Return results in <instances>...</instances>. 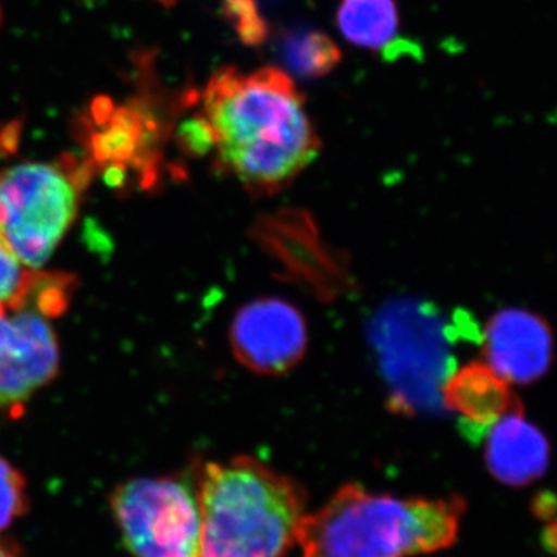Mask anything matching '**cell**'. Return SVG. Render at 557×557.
<instances>
[{"instance_id": "obj_1", "label": "cell", "mask_w": 557, "mask_h": 557, "mask_svg": "<svg viewBox=\"0 0 557 557\" xmlns=\"http://www.w3.org/2000/svg\"><path fill=\"white\" fill-rule=\"evenodd\" d=\"M199 115L215 166L252 194L287 188L321 150L306 98L277 67L220 69L201 94Z\"/></svg>"}, {"instance_id": "obj_2", "label": "cell", "mask_w": 557, "mask_h": 557, "mask_svg": "<svg viewBox=\"0 0 557 557\" xmlns=\"http://www.w3.org/2000/svg\"><path fill=\"white\" fill-rule=\"evenodd\" d=\"M463 497L398 498L348 483L300 520L302 557H416L453 547Z\"/></svg>"}, {"instance_id": "obj_3", "label": "cell", "mask_w": 557, "mask_h": 557, "mask_svg": "<svg viewBox=\"0 0 557 557\" xmlns=\"http://www.w3.org/2000/svg\"><path fill=\"white\" fill-rule=\"evenodd\" d=\"M201 534L197 557H287L307 494L296 480L249 456L211 461L197 478Z\"/></svg>"}, {"instance_id": "obj_4", "label": "cell", "mask_w": 557, "mask_h": 557, "mask_svg": "<svg viewBox=\"0 0 557 557\" xmlns=\"http://www.w3.org/2000/svg\"><path fill=\"white\" fill-rule=\"evenodd\" d=\"M94 172L89 160L76 157L0 171V237L28 269L46 265L60 247Z\"/></svg>"}, {"instance_id": "obj_5", "label": "cell", "mask_w": 557, "mask_h": 557, "mask_svg": "<svg viewBox=\"0 0 557 557\" xmlns=\"http://www.w3.org/2000/svg\"><path fill=\"white\" fill-rule=\"evenodd\" d=\"M372 339L388 391V408L405 416L442 406V387L454 370L448 335L434 309L399 300L373 322Z\"/></svg>"}, {"instance_id": "obj_6", "label": "cell", "mask_w": 557, "mask_h": 557, "mask_svg": "<svg viewBox=\"0 0 557 557\" xmlns=\"http://www.w3.org/2000/svg\"><path fill=\"white\" fill-rule=\"evenodd\" d=\"M110 509L124 547L135 557L199 556L197 483L175 475L132 479L113 490Z\"/></svg>"}, {"instance_id": "obj_7", "label": "cell", "mask_w": 557, "mask_h": 557, "mask_svg": "<svg viewBox=\"0 0 557 557\" xmlns=\"http://www.w3.org/2000/svg\"><path fill=\"white\" fill-rule=\"evenodd\" d=\"M58 370L60 346L46 314L28 304L0 306V412L21 416Z\"/></svg>"}, {"instance_id": "obj_8", "label": "cell", "mask_w": 557, "mask_h": 557, "mask_svg": "<svg viewBox=\"0 0 557 557\" xmlns=\"http://www.w3.org/2000/svg\"><path fill=\"white\" fill-rule=\"evenodd\" d=\"M234 357L249 372L284 375L306 357L309 327L293 304L260 298L245 304L230 330Z\"/></svg>"}, {"instance_id": "obj_9", "label": "cell", "mask_w": 557, "mask_h": 557, "mask_svg": "<svg viewBox=\"0 0 557 557\" xmlns=\"http://www.w3.org/2000/svg\"><path fill=\"white\" fill-rule=\"evenodd\" d=\"M163 129L156 120L135 109L94 112L87 148L94 170L104 172L109 185L123 186L127 172H138L139 185L150 186L159 177L160 143Z\"/></svg>"}, {"instance_id": "obj_10", "label": "cell", "mask_w": 557, "mask_h": 557, "mask_svg": "<svg viewBox=\"0 0 557 557\" xmlns=\"http://www.w3.org/2000/svg\"><path fill=\"white\" fill-rule=\"evenodd\" d=\"M483 355L486 364L507 383H533L552 364V330L530 311H498L483 332Z\"/></svg>"}, {"instance_id": "obj_11", "label": "cell", "mask_w": 557, "mask_h": 557, "mask_svg": "<svg viewBox=\"0 0 557 557\" xmlns=\"http://www.w3.org/2000/svg\"><path fill=\"white\" fill-rule=\"evenodd\" d=\"M485 463L497 482L522 487L544 478L549 467V443L522 410L496 421L485 434Z\"/></svg>"}, {"instance_id": "obj_12", "label": "cell", "mask_w": 557, "mask_h": 557, "mask_svg": "<svg viewBox=\"0 0 557 557\" xmlns=\"http://www.w3.org/2000/svg\"><path fill=\"white\" fill-rule=\"evenodd\" d=\"M442 401L446 409L460 413L471 440L485 435L502 417L522 410L509 383L482 362L450 373L442 387Z\"/></svg>"}, {"instance_id": "obj_13", "label": "cell", "mask_w": 557, "mask_h": 557, "mask_svg": "<svg viewBox=\"0 0 557 557\" xmlns=\"http://www.w3.org/2000/svg\"><path fill=\"white\" fill-rule=\"evenodd\" d=\"M336 24L344 38L368 50H384L397 39V0H341Z\"/></svg>"}, {"instance_id": "obj_14", "label": "cell", "mask_w": 557, "mask_h": 557, "mask_svg": "<svg viewBox=\"0 0 557 557\" xmlns=\"http://www.w3.org/2000/svg\"><path fill=\"white\" fill-rule=\"evenodd\" d=\"M282 60L304 78L327 76L343 61V53L329 35L311 28L285 33L281 44Z\"/></svg>"}, {"instance_id": "obj_15", "label": "cell", "mask_w": 557, "mask_h": 557, "mask_svg": "<svg viewBox=\"0 0 557 557\" xmlns=\"http://www.w3.org/2000/svg\"><path fill=\"white\" fill-rule=\"evenodd\" d=\"M36 277V270L24 265L0 237V306H24L30 296Z\"/></svg>"}, {"instance_id": "obj_16", "label": "cell", "mask_w": 557, "mask_h": 557, "mask_svg": "<svg viewBox=\"0 0 557 557\" xmlns=\"http://www.w3.org/2000/svg\"><path fill=\"white\" fill-rule=\"evenodd\" d=\"M30 509V496L24 474L0 456V534L24 518Z\"/></svg>"}, {"instance_id": "obj_17", "label": "cell", "mask_w": 557, "mask_h": 557, "mask_svg": "<svg viewBox=\"0 0 557 557\" xmlns=\"http://www.w3.org/2000/svg\"><path fill=\"white\" fill-rule=\"evenodd\" d=\"M223 11L237 36L247 46H259L269 36V25L263 21L256 0H222Z\"/></svg>"}, {"instance_id": "obj_18", "label": "cell", "mask_w": 557, "mask_h": 557, "mask_svg": "<svg viewBox=\"0 0 557 557\" xmlns=\"http://www.w3.org/2000/svg\"><path fill=\"white\" fill-rule=\"evenodd\" d=\"M531 511L537 519L552 522L557 516V496L552 493H541L531 502Z\"/></svg>"}, {"instance_id": "obj_19", "label": "cell", "mask_w": 557, "mask_h": 557, "mask_svg": "<svg viewBox=\"0 0 557 557\" xmlns=\"http://www.w3.org/2000/svg\"><path fill=\"white\" fill-rule=\"evenodd\" d=\"M542 545H544L545 549H548L549 553H557V520H552L548 522L547 528L544 530V534H542Z\"/></svg>"}, {"instance_id": "obj_20", "label": "cell", "mask_w": 557, "mask_h": 557, "mask_svg": "<svg viewBox=\"0 0 557 557\" xmlns=\"http://www.w3.org/2000/svg\"><path fill=\"white\" fill-rule=\"evenodd\" d=\"M0 557H24L22 556L20 547L10 539L3 537L0 534Z\"/></svg>"}, {"instance_id": "obj_21", "label": "cell", "mask_w": 557, "mask_h": 557, "mask_svg": "<svg viewBox=\"0 0 557 557\" xmlns=\"http://www.w3.org/2000/svg\"><path fill=\"white\" fill-rule=\"evenodd\" d=\"M159 2L163 3V5L171 7L174 5V3L177 2V0H159Z\"/></svg>"}, {"instance_id": "obj_22", "label": "cell", "mask_w": 557, "mask_h": 557, "mask_svg": "<svg viewBox=\"0 0 557 557\" xmlns=\"http://www.w3.org/2000/svg\"><path fill=\"white\" fill-rule=\"evenodd\" d=\"M0 25H2V5H0Z\"/></svg>"}]
</instances>
